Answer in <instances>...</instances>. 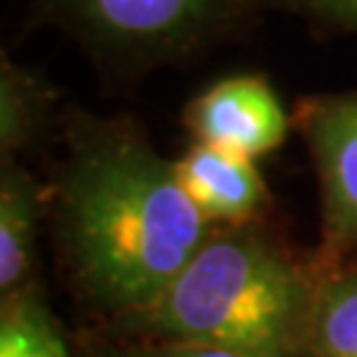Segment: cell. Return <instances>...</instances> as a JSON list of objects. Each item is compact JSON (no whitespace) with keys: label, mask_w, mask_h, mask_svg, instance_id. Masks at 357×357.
Here are the masks:
<instances>
[{"label":"cell","mask_w":357,"mask_h":357,"mask_svg":"<svg viewBox=\"0 0 357 357\" xmlns=\"http://www.w3.org/2000/svg\"><path fill=\"white\" fill-rule=\"evenodd\" d=\"M0 357H72L40 278L0 296Z\"/></svg>","instance_id":"9c48e42d"},{"label":"cell","mask_w":357,"mask_h":357,"mask_svg":"<svg viewBox=\"0 0 357 357\" xmlns=\"http://www.w3.org/2000/svg\"><path fill=\"white\" fill-rule=\"evenodd\" d=\"M262 16V0H29L24 29L66 35L119 88L241 43Z\"/></svg>","instance_id":"3957f363"},{"label":"cell","mask_w":357,"mask_h":357,"mask_svg":"<svg viewBox=\"0 0 357 357\" xmlns=\"http://www.w3.org/2000/svg\"><path fill=\"white\" fill-rule=\"evenodd\" d=\"M101 336L85 347V357H238L225 349L185 342H153V339H128L98 331Z\"/></svg>","instance_id":"7c38bea8"},{"label":"cell","mask_w":357,"mask_h":357,"mask_svg":"<svg viewBox=\"0 0 357 357\" xmlns=\"http://www.w3.org/2000/svg\"><path fill=\"white\" fill-rule=\"evenodd\" d=\"M294 116L262 75H233L209 85L183 112L193 141L212 143L249 159L286 143Z\"/></svg>","instance_id":"5b68a950"},{"label":"cell","mask_w":357,"mask_h":357,"mask_svg":"<svg viewBox=\"0 0 357 357\" xmlns=\"http://www.w3.org/2000/svg\"><path fill=\"white\" fill-rule=\"evenodd\" d=\"M48 193L66 283L98 326L151 305L215 230L178 162L128 116L72 109Z\"/></svg>","instance_id":"6da1fadb"},{"label":"cell","mask_w":357,"mask_h":357,"mask_svg":"<svg viewBox=\"0 0 357 357\" xmlns=\"http://www.w3.org/2000/svg\"><path fill=\"white\" fill-rule=\"evenodd\" d=\"M175 162L185 191L215 225H236L265 217L270 191L255 159L193 141Z\"/></svg>","instance_id":"8992f818"},{"label":"cell","mask_w":357,"mask_h":357,"mask_svg":"<svg viewBox=\"0 0 357 357\" xmlns=\"http://www.w3.org/2000/svg\"><path fill=\"white\" fill-rule=\"evenodd\" d=\"M294 128L318 175L323 252L336 262L357 252V88L302 98Z\"/></svg>","instance_id":"277c9868"},{"label":"cell","mask_w":357,"mask_h":357,"mask_svg":"<svg viewBox=\"0 0 357 357\" xmlns=\"http://www.w3.org/2000/svg\"><path fill=\"white\" fill-rule=\"evenodd\" d=\"M320 270L302 262L262 217L215 225L151 305L98 331L238 357H310Z\"/></svg>","instance_id":"7a4b0ae2"},{"label":"cell","mask_w":357,"mask_h":357,"mask_svg":"<svg viewBox=\"0 0 357 357\" xmlns=\"http://www.w3.org/2000/svg\"><path fill=\"white\" fill-rule=\"evenodd\" d=\"M310 357H357V262L320 270Z\"/></svg>","instance_id":"30bf717a"},{"label":"cell","mask_w":357,"mask_h":357,"mask_svg":"<svg viewBox=\"0 0 357 357\" xmlns=\"http://www.w3.org/2000/svg\"><path fill=\"white\" fill-rule=\"evenodd\" d=\"M59 90L40 69L0 56V159H19L48 138Z\"/></svg>","instance_id":"ba28073f"},{"label":"cell","mask_w":357,"mask_h":357,"mask_svg":"<svg viewBox=\"0 0 357 357\" xmlns=\"http://www.w3.org/2000/svg\"><path fill=\"white\" fill-rule=\"evenodd\" d=\"M51 193L22 159H0V296L38 278V236Z\"/></svg>","instance_id":"52a82bcc"},{"label":"cell","mask_w":357,"mask_h":357,"mask_svg":"<svg viewBox=\"0 0 357 357\" xmlns=\"http://www.w3.org/2000/svg\"><path fill=\"white\" fill-rule=\"evenodd\" d=\"M262 8L291 13L323 35H357V0H262Z\"/></svg>","instance_id":"8fae6325"}]
</instances>
